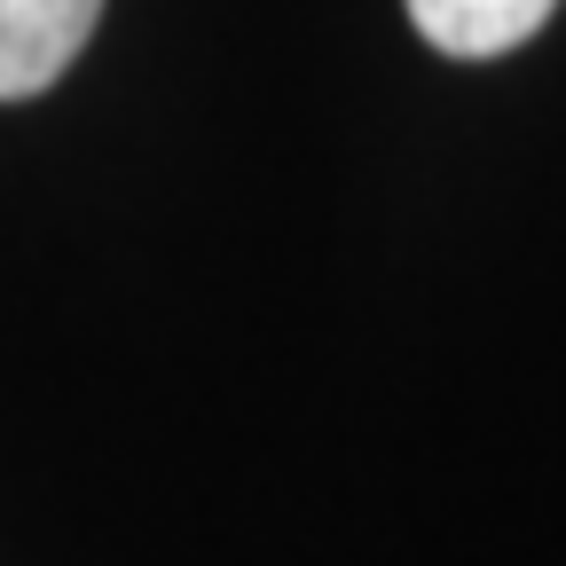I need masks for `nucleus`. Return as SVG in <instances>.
Here are the masks:
<instances>
[{
	"instance_id": "2",
	"label": "nucleus",
	"mask_w": 566,
	"mask_h": 566,
	"mask_svg": "<svg viewBox=\"0 0 566 566\" xmlns=\"http://www.w3.org/2000/svg\"><path fill=\"white\" fill-rule=\"evenodd\" d=\"M551 9L558 0H409V24L441 55L488 63V55H512L520 40H535L551 24Z\"/></svg>"
},
{
	"instance_id": "1",
	"label": "nucleus",
	"mask_w": 566,
	"mask_h": 566,
	"mask_svg": "<svg viewBox=\"0 0 566 566\" xmlns=\"http://www.w3.org/2000/svg\"><path fill=\"white\" fill-rule=\"evenodd\" d=\"M103 0H0V103L48 95L80 63Z\"/></svg>"
}]
</instances>
